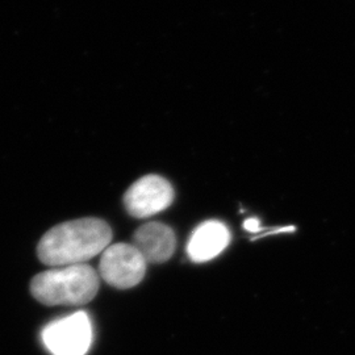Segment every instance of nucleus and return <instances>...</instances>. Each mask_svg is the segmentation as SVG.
I'll return each instance as SVG.
<instances>
[{
  "label": "nucleus",
  "mask_w": 355,
  "mask_h": 355,
  "mask_svg": "<svg viewBox=\"0 0 355 355\" xmlns=\"http://www.w3.org/2000/svg\"><path fill=\"white\" fill-rule=\"evenodd\" d=\"M112 241V229L101 218L86 217L62 223L44 234L38 259L48 266H76L103 253Z\"/></svg>",
  "instance_id": "f257e3e1"
},
{
  "label": "nucleus",
  "mask_w": 355,
  "mask_h": 355,
  "mask_svg": "<svg viewBox=\"0 0 355 355\" xmlns=\"http://www.w3.org/2000/svg\"><path fill=\"white\" fill-rule=\"evenodd\" d=\"M99 290V277L87 265L67 266L37 274L31 282L33 297L44 305H85Z\"/></svg>",
  "instance_id": "f03ea898"
},
{
  "label": "nucleus",
  "mask_w": 355,
  "mask_h": 355,
  "mask_svg": "<svg viewBox=\"0 0 355 355\" xmlns=\"http://www.w3.org/2000/svg\"><path fill=\"white\" fill-rule=\"evenodd\" d=\"M146 263L135 245L114 243L103 252L99 272L110 286L125 290L137 286L144 279Z\"/></svg>",
  "instance_id": "7ed1b4c3"
},
{
  "label": "nucleus",
  "mask_w": 355,
  "mask_h": 355,
  "mask_svg": "<svg viewBox=\"0 0 355 355\" xmlns=\"http://www.w3.org/2000/svg\"><path fill=\"white\" fill-rule=\"evenodd\" d=\"M42 341L53 355H85L92 343V327L86 312L51 322L42 331Z\"/></svg>",
  "instance_id": "20e7f679"
},
{
  "label": "nucleus",
  "mask_w": 355,
  "mask_h": 355,
  "mask_svg": "<svg viewBox=\"0 0 355 355\" xmlns=\"http://www.w3.org/2000/svg\"><path fill=\"white\" fill-rule=\"evenodd\" d=\"M174 200V189L168 180L159 175H146L135 182L124 196L128 214L145 218L165 211Z\"/></svg>",
  "instance_id": "39448f33"
},
{
  "label": "nucleus",
  "mask_w": 355,
  "mask_h": 355,
  "mask_svg": "<svg viewBox=\"0 0 355 355\" xmlns=\"http://www.w3.org/2000/svg\"><path fill=\"white\" fill-rule=\"evenodd\" d=\"M133 245L148 263H164L168 261L177 248L174 230L161 223H149L136 230Z\"/></svg>",
  "instance_id": "423d86ee"
},
{
  "label": "nucleus",
  "mask_w": 355,
  "mask_h": 355,
  "mask_svg": "<svg viewBox=\"0 0 355 355\" xmlns=\"http://www.w3.org/2000/svg\"><path fill=\"white\" fill-rule=\"evenodd\" d=\"M230 241V232L220 221H207L193 230L187 253L193 262H207L221 253Z\"/></svg>",
  "instance_id": "0eeeda50"
},
{
  "label": "nucleus",
  "mask_w": 355,
  "mask_h": 355,
  "mask_svg": "<svg viewBox=\"0 0 355 355\" xmlns=\"http://www.w3.org/2000/svg\"><path fill=\"white\" fill-rule=\"evenodd\" d=\"M243 227L249 232H258L261 229V223L257 218H249L245 221Z\"/></svg>",
  "instance_id": "6e6552de"
}]
</instances>
